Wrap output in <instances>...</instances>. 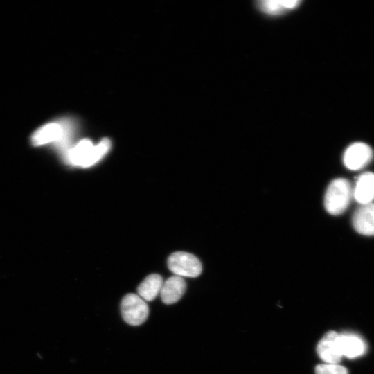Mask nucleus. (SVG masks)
<instances>
[{
	"label": "nucleus",
	"instance_id": "obj_1",
	"mask_svg": "<svg viewBox=\"0 0 374 374\" xmlns=\"http://www.w3.org/2000/svg\"><path fill=\"white\" fill-rule=\"evenodd\" d=\"M353 196L350 183L344 178H337L328 185L324 196L326 211L332 215L343 213L348 208Z\"/></svg>",
	"mask_w": 374,
	"mask_h": 374
},
{
	"label": "nucleus",
	"instance_id": "obj_2",
	"mask_svg": "<svg viewBox=\"0 0 374 374\" xmlns=\"http://www.w3.org/2000/svg\"><path fill=\"white\" fill-rule=\"evenodd\" d=\"M121 312L124 321L131 326H139L148 317L149 308L145 301L136 294H127L122 299Z\"/></svg>",
	"mask_w": 374,
	"mask_h": 374
},
{
	"label": "nucleus",
	"instance_id": "obj_3",
	"mask_svg": "<svg viewBox=\"0 0 374 374\" xmlns=\"http://www.w3.org/2000/svg\"><path fill=\"white\" fill-rule=\"evenodd\" d=\"M169 269L180 277H197L202 270L199 260L194 255L178 251L171 254L168 259Z\"/></svg>",
	"mask_w": 374,
	"mask_h": 374
},
{
	"label": "nucleus",
	"instance_id": "obj_4",
	"mask_svg": "<svg viewBox=\"0 0 374 374\" xmlns=\"http://www.w3.org/2000/svg\"><path fill=\"white\" fill-rule=\"evenodd\" d=\"M68 121L64 123H49L37 129L32 136V143L40 146L54 142L66 144L67 136L71 132Z\"/></svg>",
	"mask_w": 374,
	"mask_h": 374
},
{
	"label": "nucleus",
	"instance_id": "obj_5",
	"mask_svg": "<svg viewBox=\"0 0 374 374\" xmlns=\"http://www.w3.org/2000/svg\"><path fill=\"white\" fill-rule=\"evenodd\" d=\"M373 157V150L368 145L357 142L349 145L345 150L343 161L347 168L358 170L369 163Z\"/></svg>",
	"mask_w": 374,
	"mask_h": 374
},
{
	"label": "nucleus",
	"instance_id": "obj_6",
	"mask_svg": "<svg viewBox=\"0 0 374 374\" xmlns=\"http://www.w3.org/2000/svg\"><path fill=\"white\" fill-rule=\"evenodd\" d=\"M319 357L328 364H338L343 355L339 343V334L335 331L327 332L317 346Z\"/></svg>",
	"mask_w": 374,
	"mask_h": 374
},
{
	"label": "nucleus",
	"instance_id": "obj_7",
	"mask_svg": "<svg viewBox=\"0 0 374 374\" xmlns=\"http://www.w3.org/2000/svg\"><path fill=\"white\" fill-rule=\"evenodd\" d=\"M352 223L357 233L364 235H374V203L358 207L353 215Z\"/></svg>",
	"mask_w": 374,
	"mask_h": 374
},
{
	"label": "nucleus",
	"instance_id": "obj_8",
	"mask_svg": "<svg viewBox=\"0 0 374 374\" xmlns=\"http://www.w3.org/2000/svg\"><path fill=\"white\" fill-rule=\"evenodd\" d=\"M94 145L89 139H83L66 152V159L73 166H91Z\"/></svg>",
	"mask_w": 374,
	"mask_h": 374
},
{
	"label": "nucleus",
	"instance_id": "obj_9",
	"mask_svg": "<svg viewBox=\"0 0 374 374\" xmlns=\"http://www.w3.org/2000/svg\"><path fill=\"white\" fill-rule=\"evenodd\" d=\"M353 196L359 204L373 203L374 200V173L368 172L357 178L353 189Z\"/></svg>",
	"mask_w": 374,
	"mask_h": 374
},
{
	"label": "nucleus",
	"instance_id": "obj_10",
	"mask_svg": "<svg viewBox=\"0 0 374 374\" xmlns=\"http://www.w3.org/2000/svg\"><path fill=\"white\" fill-rule=\"evenodd\" d=\"M186 284L182 277L174 275L163 283L160 296L163 303L169 305L177 302L184 295Z\"/></svg>",
	"mask_w": 374,
	"mask_h": 374
},
{
	"label": "nucleus",
	"instance_id": "obj_11",
	"mask_svg": "<svg viewBox=\"0 0 374 374\" xmlns=\"http://www.w3.org/2000/svg\"><path fill=\"white\" fill-rule=\"evenodd\" d=\"M339 343L342 355L348 358L357 357L366 350L363 340L354 334H339Z\"/></svg>",
	"mask_w": 374,
	"mask_h": 374
},
{
	"label": "nucleus",
	"instance_id": "obj_12",
	"mask_svg": "<svg viewBox=\"0 0 374 374\" xmlns=\"http://www.w3.org/2000/svg\"><path fill=\"white\" fill-rule=\"evenodd\" d=\"M163 283L162 277L160 275L150 274L139 285L138 295L145 301H151L160 294Z\"/></svg>",
	"mask_w": 374,
	"mask_h": 374
},
{
	"label": "nucleus",
	"instance_id": "obj_13",
	"mask_svg": "<svg viewBox=\"0 0 374 374\" xmlns=\"http://www.w3.org/2000/svg\"><path fill=\"white\" fill-rule=\"evenodd\" d=\"M300 1L265 0L258 2L260 10L267 14L279 15L285 11L295 8Z\"/></svg>",
	"mask_w": 374,
	"mask_h": 374
},
{
	"label": "nucleus",
	"instance_id": "obj_14",
	"mask_svg": "<svg viewBox=\"0 0 374 374\" xmlns=\"http://www.w3.org/2000/svg\"><path fill=\"white\" fill-rule=\"evenodd\" d=\"M316 374H348V370L338 364H321L315 368Z\"/></svg>",
	"mask_w": 374,
	"mask_h": 374
}]
</instances>
